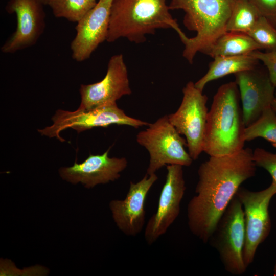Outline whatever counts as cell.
<instances>
[{"label": "cell", "mask_w": 276, "mask_h": 276, "mask_svg": "<svg viewBox=\"0 0 276 276\" xmlns=\"http://www.w3.org/2000/svg\"><path fill=\"white\" fill-rule=\"evenodd\" d=\"M234 75L239 91L244 123L247 127L255 122L265 109L271 106L276 87L268 72L257 66Z\"/></svg>", "instance_id": "14"}, {"label": "cell", "mask_w": 276, "mask_h": 276, "mask_svg": "<svg viewBox=\"0 0 276 276\" xmlns=\"http://www.w3.org/2000/svg\"><path fill=\"white\" fill-rule=\"evenodd\" d=\"M271 108L275 114H276V91L275 93L274 97L271 104Z\"/></svg>", "instance_id": "26"}, {"label": "cell", "mask_w": 276, "mask_h": 276, "mask_svg": "<svg viewBox=\"0 0 276 276\" xmlns=\"http://www.w3.org/2000/svg\"><path fill=\"white\" fill-rule=\"evenodd\" d=\"M40 0H10L6 7L16 16L15 31L1 47L4 53H13L36 43L44 28L45 13Z\"/></svg>", "instance_id": "13"}, {"label": "cell", "mask_w": 276, "mask_h": 276, "mask_svg": "<svg viewBox=\"0 0 276 276\" xmlns=\"http://www.w3.org/2000/svg\"><path fill=\"white\" fill-rule=\"evenodd\" d=\"M183 97L177 110L168 114L170 123L185 136L188 152L193 160L203 152L208 109V97L192 81L182 89Z\"/></svg>", "instance_id": "9"}, {"label": "cell", "mask_w": 276, "mask_h": 276, "mask_svg": "<svg viewBox=\"0 0 276 276\" xmlns=\"http://www.w3.org/2000/svg\"><path fill=\"white\" fill-rule=\"evenodd\" d=\"M275 194L276 184L272 181L264 190L252 191L240 187L236 194L244 212L245 241L243 259L247 267L254 262L259 246L270 233L271 225L268 208Z\"/></svg>", "instance_id": "8"}, {"label": "cell", "mask_w": 276, "mask_h": 276, "mask_svg": "<svg viewBox=\"0 0 276 276\" xmlns=\"http://www.w3.org/2000/svg\"><path fill=\"white\" fill-rule=\"evenodd\" d=\"M258 137L265 139L276 148V114L271 106L265 109L255 122L245 128L246 142Z\"/></svg>", "instance_id": "20"}, {"label": "cell", "mask_w": 276, "mask_h": 276, "mask_svg": "<svg viewBox=\"0 0 276 276\" xmlns=\"http://www.w3.org/2000/svg\"><path fill=\"white\" fill-rule=\"evenodd\" d=\"M238 87L234 82L222 85L208 111L203 151L210 156L229 155L244 148L245 140Z\"/></svg>", "instance_id": "3"}, {"label": "cell", "mask_w": 276, "mask_h": 276, "mask_svg": "<svg viewBox=\"0 0 276 276\" xmlns=\"http://www.w3.org/2000/svg\"><path fill=\"white\" fill-rule=\"evenodd\" d=\"M253 159L256 166L266 170L276 184V153L258 148L253 151Z\"/></svg>", "instance_id": "23"}, {"label": "cell", "mask_w": 276, "mask_h": 276, "mask_svg": "<svg viewBox=\"0 0 276 276\" xmlns=\"http://www.w3.org/2000/svg\"><path fill=\"white\" fill-rule=\"evenodd\" d=\"M261 16L249 0H235L226 31L247 34Z\"/></svg>", "instance_id": "19"}, {"label": "cell", "mask_w": 276, "mask_h": 276, "mask_svg": "<svg viewBox=\"0 0 276 276\" xmlns=\"http://www.w3.org/2000/svg\"><path fill=\"white\" fill-rule=\"evenodd\" d=\"M259 60L250 54L234 56H217L210 63L206 74L194 83L203 91L210 82L231 74L251 70L257 67Z\"/></svg>", "instance_id": "17"}, {"label": "cell", "mask_w": 276, "mask_h": 276, "mask_svg": "<svg viewBox=\"0 0 276 276\" xmlns=\"http://www.w3.org/2000/svg\"><path fill=\"white\" fill-rule=\"evenodd\" d=\"M166 169L157 210L149 219L144 231V238L149 245L164 235L177 218L186 190L183 166L167 165Z\"/></svg>", "instance_id": "10"}, {"label": "cell", "mask_w": 276, "mask_h": 276, "mask_svg": "<svg viewBox=\"0 0 276 276\" xmlns=\"http://www.w3.org/2000/svg\"><path fill=\"white\" fill-rule=\"evenodd\" d=\"M53 124L38 132L49 137H56L60 141L64 140L60 133L67 129L72 128L78 133L95 127H107L111 125H127L135 128L150 123L131 117L120 108L117 103L98 107L90 110L77 109L74 111L58 109L52 117Z\"/></svg>", "instance_id": "7"}, {"label": "cell", "mask_w": 276, "mask_h": 276, "mask_svg": "<svg viewBox=\"0 0 276 276\" xmlns=\"http://www.w3.org/2000/svg\"><path fill=\"white\" fill-rule=\"evenodd\" d=\"M113 1L99 0L77 23L76 34L71 43L72 57L76 61L88 59L106 40Z\"/></svg>", "instance_id": "15"}, {"label": "cell", "mask_w": 276, "mask_h": 276, "mask_svg": "<svg viewBox=\"0 0 276 276\" xmlns=\"http://www.w3.org/2000/svg\"><path fill=\"white\" fill-rule=\"evenodd\" d=\"M261 48L267 51H276V27L261 16L247 33Z\"/></svg>", "instance_id": "22"}, {"label": "cell", "mask_w": 276, "mask_h": 276, "mask_svg": "<svg viewBox=\"0 0 276 276\" xmlns=\"http://www.w3.org/2000/svg\"><path fill=\"white\" fill-rule=\"evenodd\" d=\"M110 148L102 154H90L82 163L59 169L62 178L73 184L81 182L89 189L118 179L127 168L125 157H110Z\"/></svg>", "instance_id": "16"}, {"label": "cell", "mask_w": 276, "mask_h": 276, "mask_svg": "<svg viewBox=\"0 0 276 276\" xmlns=\"http://www.w3.org/2000/svg\"><path fill=\"white\" fill-rule=\"evenodd\" d=\"M235 0H171L170 10H182L183 23L196 35L182 41L183 57L191 64L198 52L204 53L226 32Z\"/></svg>", "instance_id": "4"}, {"label": "cell", "mask_w": 276, "mask_h": 276, "mask_svg": "<svg viewBox=\"0 0 276 276\" xmlns=\"http://www.w3.org/2000/svg\"><path fill=\"white\" fill-rule=\"evenodd\" d=\"M44 5H49L51 0H40Z\"/></svg>", "instance_id": "27"}, {"label": "cell", "mask_w": 276, "mask_h": 276, "mask_svg": "<svg viewBox=\"0 0 276 276\" xmlns=\"http://www.w3.org/2000/svg\"><path fill=\"white\" fill-rule=\"evenodd\" d=\"M79 92L81 103L78 109L81 110L114 104L123 96L130 95L132 91L123 55L111 56L104 78L95 83L81 84Z\"/></svg>", "instance_id": "11"}, {"label": "cell", "mask_w": 276, "mask_h": 276, "mask_svg": "<svg viewBox=\"0 0 276 276\" xmlns=\"http://www.w3.org/2000/svg\"><path fill=\"white\" fill-rule=\"evenodd\" d=\"M245 241L244 212L235 195L219 220L209 242L217 251L225 270L233 275L247 269L243 259Z\"/></svg>", "instance_id": "6"}, {"label": "cell", "mask_w": 276, "mask_h": 276, "mask_svg": "<svg viewBox=\"0 0 276 276\" xmlns=\"http://www.w3.org/2000/svg\"><path fill=\"white\" fill-rule=\"evenodd\" d=\"M261 47L247 34L226 31L219 36L203 54L217 56H234L249 54Z\"/></svg>", "instance_id": "18"}, {"label": "cell", "mask_w": 276, "mask_h": 276, "mask_svg": "<svg viewBox=\"0 0 276 276\" xmlns=\"http://www.w3.org/2000/svg\"><path fill=\"white\" fill-rule=\"evenodd\" d=\"M253 151L243 148L235 153L210 156L198 169L195 195L187 210L191 232L208 242L219 220L241 185L255 175Z\"/></svg>", "instance_id": "1"}, {"label": "cell", "mask_w": 276, "mask_h": 276, "mask_svg": "<svg viewBox=\"0 0 276 276\" xmlns=\"http://www.w3.org/2000/svg\"><path fill=\"white\" fill-rule=\"evenodd\" d=\"M165 115L136 135L137 143L148 152L149 162L146 173L155 174L165 166L178 165L190 166L193 161L187 143Z\"/></svg>", "instance_id": "5"}, {"label": "cell", "mask_w": 276, "mask_h": 276, "mask_svg": "<svg viewBox=\"0 0 276 276\" xmlns=\"http://www.w3.org/2000/svg\"><path fill=\"white\" fill-rule=\"evenodd\" d=\"M249 54L264 63L272 83L276 87V51L262 52L258 50Z\"/></svg>", "instance_id": "24"}, {"label": "cell", "mask_w": 276, "mask_h": 276, "mask_svg": "<svg viewBox=\"0 0 276 276\" xmlns=\"http://www.w3.org/2000/svg\"><path fill=\"white\" fill-rule=\"evenodd\" d=\"M260 15L276 27V0H249Z\"/></svg>", "instance_id": "25"}, {"label": "cell", "mask_w": 276, "mask_h": 276, "mask_svg": "<svg viewBox=\"0 0 276 276\" xmlns=\"http://www.w3.org/2000/svg\"><path fill=\"white\" fill-rule=\"evenodd\" d=\"M273 272H274V275L276 276V261H275V265H274V267L273 269Z\"/></svg>", "instance_id": "28"}, {"label": "cell", "mask_w": 276, "mask_h": 276, "mask_svg": "<svg viewBox=\"0 0 276 276\" xmlns=\"http://www.w3.org/2000/svg\"><path fill=\"white\" fill-rule=\"evenodd\" d=\"M158 176L155 174L144 176L138 182H130L124 199L109 203L113 220L118 228L128 236H136L145 224V203L147 195Z\"/></svg>", "instance_id": "12"}, {"label": "cell", "mask_w": 276, "mask_h": 276, "mask_svg": "<svg viewBox=\"0 0 276 276\" xmlns=\"http://www.w3.org/2000/svg\"><path fill=\"white\" fill-rule=\"evenodd\" d=\"M97 2L96 0H51L48 5L55 17L77 23Z\"/></svg>", "instance_id": "21"}, {"label": "cell", "mask_w": 276, "mask_h": 276, "mask_svg": "<svg viewBox=\"0 0 276 276\" xmlns=\"http://www.w3.org/2000/svg\"><path fill=\"white\" fill-rule=\"evenodd\" d=\"M167 0H113L106 41L125 38L135 43L146 40V35L159 29L172 28L181 41L187 36L169 12Z\"/></svg>", "instance_id": "2"}]
</instances>
